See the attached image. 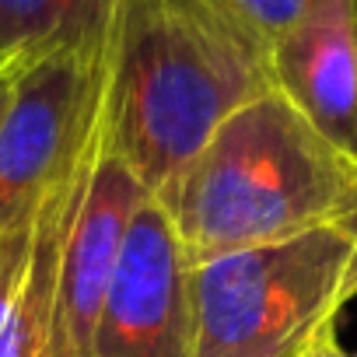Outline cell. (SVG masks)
Listing matches in <instances>:
<instances>
[{"label":"cell","instance_id":"obj_9","mask_svg":"<svg viewBox=\"0 0 357 357\" xmlns=\"http://www.w3.org/2000/svg\"><path fill=\"white\" fill-rule=\"evenodd\" d=\"M116 0H0V39L18 56L102 50Z\"/></svg>","mask_w":357,"mask_h":357},{"label":"cell","instance_id":"obj_5","mask_svg":"<svg viewBox=\"0 0 357 357\" xmlns=\"http://www.w3.org/2000/svg\"><path fill=\"white\" fill-rule=\"evenodd\" d=\"M147 197L151 193L140 186V178L109 147L102 112L95 109L56 256L50 357H88L126 231Z\"/></svg>","mask_w":357,"mask_h":357},{"label":"cell","instance_id":"obj_2","mask_svg":"<svg viewBox=\"0 0 357 357\" xmlns=\"http://www.w3.org/2000/svg\"><path fill=\"white\" fill-rule=\"evenodd\" d=\"M190 263L357 221V154L284 91L235 109L158 197Z\"/></svg>","mask_w":357,"mask_h":357},{"label":"cell","instance_id":"obj_13","mask_svg":"<svg viewBox=\"0 0 357 357\" xmlns=\"http://www.w3.org/2000/svg\"><path fill=\"white\" fill-rule=\"evenodd\" d=\"M15 60H22V56H18V53H15V50L4 43V39H0V70H4L8 63H15Z\"/></svg>","mask_w":357,"mask_h":357},{"label":"cell","instance_id":"obj_1","mask_svg":"<svg viewBox=\"0 0 357 357\" xmlns=\"http://www.w3.org/2000/svg\"><path fill=\"white\" fill-rule=\"evenodd\" d=\"M273 88L270 53L218 0H116L98 112L109 147L161 197L214 130Z\"/></svg>","mask_w":357,"mask_h":357},{"label":"cell","instance_id":"obj_3","mask_svg":"<svg viewBox=\"0 0 357 357\" xmlns=\"http://www.w3.org/2000/svg\"><path fill=\"white\" fill-rule=\"evenodd\" d=\"M357 294V221L193 263L197 357H305Z\"/></svg>","mask_w":357,"mask_h":357},{"label":"cell","instance_id":"obj_4","mask_svg":"<svg viewBox=\"0 0 357 357\" xmlns=\"http://www.w3.org/2000/svg\"><path fill=\"white\" fill-rule=\"evenodd\" d=\"M102 50H60L18 63L0 116V235L25 225L74 168L98 109Z\"/></svg>","mask_w":357,"mask_h":357},{"label":"cell","instance_id":"obj_12","mask_svg":"<svg viewBox=\"0 0 357 357\" xmlns=\"http://www.w3.org/2000/svg\"><path fill=\"white\" fill-rule=\"evenodd\" d=\"M25 60V56H22ZM22 60H15V63H8L4 70H0V116H4V109H8V98H11V84H15V74H18V63Z\"/></svg>","mask_w":357,"mask_h":357},{"label":"cell","instance_id":"obj_11","mask_svg":"<svg viewBox=\"0 0 357 357\" xmlns=\"http://www.w3.org/2000/svg\"><path fill=\"white\" fill-rule=\"evenodd\" d=\"M305 357H357V354L347 350V347H340V340H336V333H333V336H326L322 343H315Z\"/></svg>","mask_w":357,"mask_h":357},{"label":"cell","instance_id":"obj_7","mask_svg":"<svg viewBox=\"0 0 357 357\" xmlns=\"http://www.w3.org/2000/svg\"><path fill=\"white\" fill-rule=\"evenodd\" d=\"M270 74L333 144L357 154V0H308L270 50Z\"/></svg>","mask_w":357,"mask_h":357},{"label":"cell","instance_id":"obj_6","mask_svg":"<svg viewBox=\"0 0 357 357\" xmlns=\"http://www.w3.org/2000/svg\"><path fill=\"white\" fill-rule=\"evenodd\" d=\"M88 357H197L193 263L158 197L133 214Z\"/></svg>","mask_w":357,"mask_h":357},{"label":"cell","instance_id":"obj_8","mask_svg":"<svg viewBox=\"0 0 357 357\" xmlns=\"http://www.w3.org/2000/svg\"><path fill=\"white\" fill-rule=\"evenodd\" d=\"M77 165L81 154L43 207L15 231L0 235V357H50L56 256L77 186Z\"/></svg>","mask_w":357,"mask_h":357},{"label":"cell","instance_id":"obj_10","mask_svg":"<svg viewBox=\"0 0 357 357\" xmlns=\"http://www.w3.org/2000/svg\"><path fill=\"white\" fill-rule=\"evenodd\" d=\"M218 4L270 53L298 25L308 0H218Z\"/></svg>","mask_w":357,"mask_h":357}]
</instances>
